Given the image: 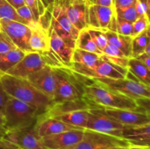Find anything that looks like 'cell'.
<instances>
[{
    "label": "cell",
    "instance_id": "cell-1",
    "mask_svg": "<svg viewBox=\"0 0 150 149\" xmlns=\"http://www.w3.org/2000/svg\"><path fill=\"white\" fill-rule=\"evenodd\" d=\"M81 77L84 86V97L98 108L134 110L149 113L141 108L136 99L98 84L92 79Z\"/></svg>",
    "mask_w": 150,
    "mask_h": 149
},
{
    "label": "cell",
    "instance_id": "cell-2",
    "mask_svg": "<svg viewBox=\"0 0 150 149\" xmlns=\"http://www.w3.org/2000/svg\"><path fill=\"white\" fill-rule=\"evenodd\" d=\"M0 80L5 91L10 97L36 108L40 115L47 112L54 105L51 98L32 86L26 78L1 74Z\"/></svg>",
    "mask_w": 150,
    "mask_h": 149
},
{
    "label": "cell",
    "instance_id": "cell-3",
    "mask_svg": "<svg viewBox=\"0 0 150 149\" xmlns=\"http://www.w3.org/2000/svg\"><path fill=\"white\" fill-rule=\"evenodd\" d=\"M57 80L54 105L84 98V86L81 77L67 67H54Z\"/></svg>",
    "mask_w": 150,
    "mask_h": 149
},
{
    "label": "cell",
    "instance_id": "cell-4",
    "mask_svg": "<svg viewBox=\"0 0 150 149\" xmlns=\"http://www.w3.org/2000/svg\"><path fill=\"white\" fill-rule=\"evenodd\" d=\"M7 131L29 128L35 124L40 112L32 105L10 97L3 110Z\"/></svg>",
    "mask_w": 150,
    "mask_h": 149
},
{
    "label": "cell",
    "instance_id": "cell-5",
    "mask_svg": "<svg viewBox=\"0 0 150 149\" xmlns=\"http://www.w3.org/2000/svg\"><path fill=\"white\" fill-rule=\"evenodd\" d=\"M89 78V77H88ZM105 88L136 99L150 98L149 86L141 83L132 73L127 72L125 78H90Z\"/></svg>",
    "mask_w": 150,
    "mask_h": 149
},
{
    "label": "cell",
    "instance_id": "cell-6",
    "mask_svg": "<svg viewBox=\"0 0 150 149\" xmlns=\"http://www.w3.org/2000/svg\"><path fill=\"white\" fill-rule=\"evenodd\" d=\"M69 68L76 74L89 78H125L128 72L127 68L115 65L101 58L98 64L92 68L74 63H72Z\"/></svg>",
    "mask_w": 150,
    "mask_h": 149
},
{
    "label": "cell",
    "instance_id": "cell-7",
    "mask_svg": "<svg viewBox=\"0 0 150 149\" xmlns=\"http://www.w3.org/2000/svg\"><path fill=\"white\" fill-rule=\"evenodd\" d=\"M130 145L124 139L109 134L84 129L81 140L67 149H106Z\"/></svg>",
    "mask_w": 150,
    "mask_h": 149
},
{
    "label": "cell",
    "instance_id": "cell-8",
    "mask_svg": "<svg viewBox=\"0 0 150 149\" xmlns=\"http://www.w3.org/2000/svg\"><path fill=\"white\" fill-rule=\"evenodd\" d=\"M34 126L22 129L7 131L4 137L6 149H9L10 145L22 149H47Z\"/></svg>",
    "mask_w": 150,
    "mask_h": 149
},
{
    "label": "cell",
    "instance_id": "cell-9",
    "mask_svg": "<svg viewBox=\"0 0 150 149\" xmlns=\"http://www.w3.org/2000/svg\"><path fill=\"white\" fill-rule=\"evenodd\" d=\"M0 29L4 32L18 49L32 52L29 45L32 29L26 25L8 18L0 19Z\"/></svg>",
    "mask_w": 150,
    "mask_h": 149
},
{
    "label": "cell",
    "instance_id": "cell-10",
    "mask_svg": "<svg viewBox=\"0 0 150 149\" xmlns=\"http://www.w3.org/2000/svg\"><path fill=\"white\" fill-rule=\"evenodd\" d=\"M125 127L104 115L99 110L98 108L89 109L88 121L85 129L92 130L122 138V131Z\"/></svg>",
    "mask_w": 150,
    "mask_h": 149
},
{
    "label": "cell",
    "instance_id": "cell-11",
    "mask_svg": "<svg viewBox=\"0 0 150 149\" xmlns=\"http://www.w3.org/2000/svg\"><path fill=\"white\" fill-rule=\"evenodd\" d=\"M116 17L114 7L89 4L88 28L116 32Z\"/></svg>",
    "mask_w": 150,
    "mask_h": 149
},
{
    "label": "cell",
    "instance_id": "cell-12",
    "mask_svg": "<svg viewBox=\"0 0 150 149\" xmlns=\"http://www.w3.org/2000/svg\"><path fill=\"white\" fill-rule=\"evenodd\" d=\"M101 112L124 126H142L150 124L149 113L134 110L98 108Z\"/></svg>",
    "mask_w": 150,
    "mask_h": 149
},
{
    "label": "cell",
    "instance_id": "cell-13",
    "mask_svg": "<svg viewBox=\"0 0 150 149\" xmlns=\"http://www.w3.org/2000/svg\"><path fill=\"white\" fill-rule=\"evenodd\" d=\"M26 80L37 89L51 99L55 96L57 80L54 67L46 65L38 71L29 74ZM54 103V102H53Z\"/></svg>",
    "mask_w": 150,
    "mask_h": 149
},
{
    "label": "cell",
    "instance_id": "cell-14",
    "mask_svg": "<svg viewBox=\"0 0 150 149\" xmlns=\"http://www.w3.org/2000/svg\"><path fill=\"white\" fill-rule=\"evenodd\" d=\"M46 65L45 58L42 55L36 52H29L26 53L21 60L5 74L26 78L29 74L38 71Z\"/></svg>",
    "mask_w": 150,
    "mask_h": 149
},
{
    "label": "cell",
    "instance_id": "cell-15",
    "mask_svg": "<svg viewBox=\"0 0 150 149\" xmlns=\"http://www.w3.org/2000/svg\"><path fill=\"white\" fill-rule=\"evenodd\" d=\"M84 129H72L42 137L47 149H67L77 144L83 137Z\"/></svg>",
    "mask_w": 150,
    "mask_h": 149
},
{
    "label": "cell",
    "instance_id": "cell-16",
    "mask_svg": "<svg viewBox=\"0 0 150 149\" xmlns=\"http://www.w3.org/2000/svg\"><path fill=\"white\" fill-rule=\"evenodd\" d=\"M35 129L38 135L42 138L45 136L59 134L72 129H83L73 127L63 121L51 117H42L39 115L35 124Z\"/></svg>",
    "mask_w": 150,
    "mask_h": 149
},
{
    "label": "cell",
    "instance_id": "cell-17",
    "mask_svg": "<svg viewBox=\"0 0 150 149\" xmlns=\"http://www.w3.org/2000/svg\"><path fill=\"white\" fill-rule=\"evenodd\" d=\"M87 1L72 0L67 9V15L70 23L80 32L88 28Z\"/></svg>",
    "mask_w": 150,
    "mask_h": 149
},
{
    "label": "cell",
    "instance_id": "cell-18",
    "mask_svg": "<svg viewBox=\"0 0 150 149\" xmlns=\"http://www.w3.org/2000/svg\"><path fill=\"white\" fill-rule=\"evenodd\" d=\"M122 138L130 145L150 148V124L142 126H126L122 134Z\"/></svg>",
    "mask_w": 150,
    "mask_h": 149
},
{
    "label": "cell",
    "instance_id": "cell-19",
    "mask_svg": "<svg viewBox=\"0 0 150 149\" xmlns=\"http://www.w3.org/2000/svg\"><path fill=\"white\" fill-rule=\"evenodd\" d=\"M49 45L51 49L59 56L62 61L64 67H70L71 65V58L74 49L69 46L50 26L47 28Z\"/></svg>",
    "mask_w": 150,
    "mask_h": 149
},
{
    "label": "cell",
    "instance_id": "cell-20",
    "mask_svg": "<svg viewBox=\"0 0 150 149\" xmlns=\"http://www.w3.org/2000/svg\"><path fill=\"white\" fill-rule=\"evenodd\" d=\"M29 45L32 52H36L43 55L51 49L48 40V30L40 23L32 29Z\"/></svg>",
    "mask_w": 150,
    "mask_h": 149
},
{
    "label": "cell",
    "instance_id": "cell-21",
    "mask_svg": "<svg viewBox=\"0 0 150 149\" xmlns=\"http://www.w3.org/2000/svg\"><path fill=\"white\" fill-rule=\"evenodd\" d=\"M89 110H77L63 112L51 118L63 121L73 127L85 129L88 121Z\"/></svg>",
    "mask_w": 150,
    "mask_h": 149
},
{
    "label": "cell",
    "instance_id": "cell-22",
    "mask_svg": "<svg viewBox=\"0 0 150 149\" xmlns=\"http://www.w3.org/2000/svg\"><path fill=\"white\" fill-rule=\"evenodd\" d=\"M105 34L108 43L118 48L127 58H132V37L125 36L108 30L105 31Z\"/></svg>",
    "mask_w": 150,
    "mask_h": 149
},
{
    "label": "cell",
    "instance_id": "cell-23",
    "mask_svg": "<svg viewBox=\"0 0 150 149\" xmlns=\"http://www.w3.org/2000/svg\"><path fill=\"white\" fill-rule=\"evenodd\" d=\"M26 53L16 48L12 51L0 53V74H5L9 70L14 67L21 60Z\"/></svg>",
    "mask_w": 150,
    "mask_h": 149
},
{
    "label": "cell",
    "instance_id": "cell-24",
    "mask_svg": "<svg viewBox=\"0 0 150 149\" xmlns=\"http://www.w3.org/2000/svg\"><path fill=\"white\" fill-rule=\"evenodd\" d=\"M99 54L88 52L79 48H75L71 58V64H79L87 67H94L98 64L100 60Z\"/></svg>",
    "mask_w": 150,
    "mask_h": 149
},
{
    "label": "cell",
    "instance_id": "cell-25",
    "mask_svg": "<svg viewBox=\"0 0 150 149\" xmlns=\"http://www.w3.org/2000/svg\"><path fill=\"white\" fill-rule=\"evenodd\" d=\"M127 70L133 74L141 83L150 86L149 71L143 63L136 58H130L127 64Z\"/></svg>",
    "mask_w": 150,
    "mask_h": 149
},
{
    "label": "cell",
    "instance_id": "cell-26",
    "mask_svg": "<svg viewBox=\"0 0 150 149\" xmlns=\"http://www.w3.org/2000/svg\"><path fill=\"white\" fill-rule=\"evenodd\" d=\"M76 48H79L99 55L103 54V53L98 49L94 41L92 40L87 29H84L79 32L76 41Z\"/></svg>",
    "mask_w": 150,
    "mask_h": 149
},
{
    "label": "cell",
    "instance_id": "cell-27",
    "mask_svg": "<svg viewBox=\"0 0 150 149\" xmlns=\"http://www.w3.org/2000/svg\"><path fill=\"white\" fill-rule=\"evenodd\" d=\"M149 43V29L133 37L132 39V58H136L138 56L143 53Z\"/></svg>",
    "mask_w": 150,
    "mask_h": 149
},
{
    "label": "cell",
    "instance_id": "cell-28",
    "mask_svg": "<svg viewBox=\"0 0 150 149\" xmlns=\"http://www.w3.org/2000/svg\"><path fill=\"white\" fill-rule=\"evenodd\" d=\"M1 18H8L26 25V22L18 15L16 10L7 2V0H0V19Z\"/></svg>",
    "mask_w": 150,
    "mask_h": 149
},
{
    "label": "cell",
    "instance_id": "cell-29",
    "mask_svg": "<svg viewBox=\"0 0 150 149\" xmlns=\"http://www.w3.org/2000/svg\"><path fill=\"white\" fill-rule=\"evenodd\" d=\"M87 30L96 46L103 53V51L105 48L107 44L108 43V39L105 36V31L101 30V29H93V28H87Z\"/></svg>",
    "mask_w": 150,
    "mask_h": 149
},
{
    "label": "cell",
    "instance_id": "cell-30",
    "mask_svg": "<svg viewBox=\"0 0 150 149\" xmlns=\"http://www.w3.org/2000/svg\"><path fill=\"white\" fill-rule=\"evenodd\" d=\"M116 17L127 21L133 23L139 15L136 12L135 5L122 9H115Z\"/></svg>",
    "mask_w": 150,
    "mask_h": 149
},
{
    "label": "cell",
    "instance_id": "cell-31",
    "mask_svg": "<svg viewBox=\"0 0 150 149\" xmlns=\"http://www.w3.org/2000/svg\"><path fill=\"white\" fill-rule=\"evenodd\" d=\"M25 4L30 9L35 21L39 22L41 16L45 13V9L40 0H24Z\"/></svg>",
    "mask_w": 150,
    "mask_h": 149
},
{
    "label": "cell",
    "instance_id": "cell-32",
    "mask_svg": "<svg viewBox=\"0 0 150 149\" xmlns=\"http://www.w3.org/2000/svg\"><path fill=\"white\" fill-rule=\"evenodd\" d=\"M16 12H17L18 15L26 22V25H27L31 29L35 28V26H37L39 24V22L35 21L32 11H31L30 9H29L26 4L22 6V7H21L20 8L17 9V10H16Z\"/></svg>",
    "mask_w": 150,
    "mask_h": 149
},
{
    "label": "cell",
    "instance_id": "cell-33",
    "mask_svg": "<svg viewBox=\"0 0 150 149\" xmlns=\"http://www.w3.org/2000/svg\"><path fill=\"white\" fill-rule=\"evenodd\" d=\"M149 29V18L146 16H139L133 23L132 37L145 32Z\"/></svg>",
    "mask_w": 150,
    "mask_h": 149
},
{
    "label": "cell",
    "instance_id": "cell-34",
    "mask_svg": "<svg viewBox=\"0 0 150 149\" xmlns=\"http://www.w3.org/2000/svg\"><path fill=\"white\" fill-rule=\"evenodd\" d=\"M116 32L125 36L132 37L133 34V23L117 18L116 23Z\"/></svg>",
    "mask_w": 150,
    "mask_h": 149
},
{
    "label": "cell",
    "instance_id": "cell-35",
    "mask_svg": "<svg viewBox=\"0 0 150 149\" xmlns=\"http://www.w3.org/2000/svg\"><path fill=\"white\" fill-rule=\"evenodd\" d=\"M16 48L17 47L12 42L10 38L4 32L0 31V53Z\"/></svg>",
    "mask_w": 150,
    "mask_h": 149
},
{
    "label": "cell",
    "instance_id": "cell-36",
    "mask_svg": "<svg viewBox=\"0 0 150 149\" xmlns=\"http://www.w3.org/2000/svg\"><path fill=\"white\" fill-rule=\"evenodd\" d=\"M149 0H136L135 7L138 15L149 18Z\"/></svg>",
    "mask_w": 150,
    "mask_h": 149
},
{
    "label": "cell",
    "instance_id": "cell-37",
    "mask_svg": "<svg viewBox=\"0 0 150 149\" xmlns=\"http://www.w3.org/2000/svg\"><path fill=\"white\" fill-rule=\"evenodd\" d=\"M100 58L103 60L111 62L112 64H115V65L120 66V67H124V68H127V64H128V58L126 57H113V56H108L104 55L102 54L100 56Z\"/></svg>",
    "mask_w": 150,
    "mask_h": 149
},
{
    "label": "cell",
    "instance_id": "cell-38",
    "mask_svg": "<svg viewBox=\"0 0 150 149\" xmlns=\"http://www.w3.org/2000/svg\"><path fill=\"white\" fill-rule=\"evenodd\" d=\"M103 54L113 57H126L125 54L118 48H117V47L114 46V45L111 43L107 44L105 48L103 51Z\"/></svg>",
    "mask_w": 150,
    "mask_h": 149
},
{
    "label": "cell",
    "instance_id": "cell-39",
    "mask_svg": "<svg viewBox=\"0 0 150 149\" xmlns=\"http://www.w3.org/2000/svg\"><path fill=\"white\" fill-rule=\"evenodd\" d=\"M10 96L7 93L0 80V110L3 112L4 108Z\"/></svg>",
    "mask_w": 150,
    "mask_h": 149
},
{
    "label": "cell",
    "instance_id": "cell-40",
    "mask_svg": "<svg viewBox=\"0 0 150 149\" xmlns=\"http://www.w3.org/2000/svg\"><path fill=\"white\" fill-rule=\"evenodd\" d=\"M136 0H114V7L115 9H122L135 5Z\"/></svg>",
    "mask_w": 150,
    "mask_h": 149
},
{
    "label": "cell",
    "instance_id": "cell-41",
    "mask_svg": "<svg viewBox=\"0 0 150 149\" xmlns=\"http://www.w3.org/2000/svg\"><path fill=\"white\" fill-rule=\"evenodd\" d=\"M89 4H96V5L105 6V7H114V0H87Z\"/></svg>",
    "mask_w": 150,
    "mask_h": 149
},
{
    "label": "cell",
    "instance_id": "cell-42",
    "mask_svg": "<svg viewBox=\"0 0 150 149\" xmlns=\"http://www.w3.org/2000/svg\"><path fill=\"white\" fill-rule=\"evenodd\" d=\"M139 61H140L141 62L143 63L145 65V67L148 69V70H150V56L146 54V53L144 52L143 53L140 54L139 56H138L136 57Z\"/></svg>",
    "mask_w": 150,
    "mask_h": 149
},
{
    "label": "cell",
    "instance_id": "cell-43",
    "mask_svg": "<svg viewBox=\"0 0 150 149\" xmlns=\"http://www.w3.org/2000/svg\"><path fill=\"white\" fill-rule=\"evenodd\" d=\"M7 130L4 127L0 126V149H6L5 142L4 140V135L7 133Z\"/></svg>",
    "mask_w": 150,
    "mask_h": 149
},
{
    "label": "cell",
    "instance_id": "cell-44",
    "mask_svg": "<svg viewBox=\"0 0 150 149\" xmlns=\"http://www.w3.org/2000/svg\"><path fill=\"white\" fill-rule=\"evenodd\" d=\"M7 1L16 10H17V9L20 8L22 6L25 5L24 0H7Z\"/></svg>",
    "mask_w": 150,
    "mask_h": 149
},
{
    "label": "cell",
    "instance_id": "cell-45",
    "mask_svg": "<svg viewBox=\"0 0 150 149\" xmlns=\"http://www.w3.org/2000/svg\"><path fill=\"white\" fill-rule=\"evenodd\" d=\"M41 2L43 4L45 10H47V11L50 12L51 13L53 6H54V0H41Z\"/></svg>",
    "mask_w": 150,
    "mask_h": 149
},
{
    "label": "cell",
    "instance_id": "cell-46",
    "mask_svg": "<svg viewBox=\"0 0 150 149\" xmlns=\"http://www.w3.org/2000/svg\"><path fill=\"white\" fill-rule=\"evenodd\" d=\"M119 149H150L149 147H143V146H135L128 145L125 147H120Z\"/></svg>",
    "mask_w": 150,
    "mask_h": 149
},
{
    "label": "cell",
    "instance_id": "cell-47",
    "mask_svg": "<svg viewBox=\"0 0 150 149\" xmlns=\"http://www.w3.org/2000/svg\"><path fill=\"white\" fill-rule=\"evenodd\" d=\"M5 125V118H4V113L0 110V126L4 127Z\"/></svg>",
    "mask_w": 150,
    "mask_h": 149
},
{
    "label": "cell",
    "instance_id": "cell-48",
    "mask_svg": "<svg viewBox=\"0 0 150 149\" xmlns=\"http://www.w3.org/2000/svg\"><path fill=\"white\" fill-rule=\"evenodd\" d=\"M144 53H146V54H148V55L150 56V43L146 47V48H145Z\"/></svg>",
    "mask_w": 150,
    "mask_h": 149
},
{
    "label": "cell",
    "instance_id": "cell-49",
    "mask_svg": "<svg viewBox=\"0 0 150 149\" xmlns=\"http://www.w3.org/2000/svg\"><path fill=\"white\" fill-rule=\"evenodd\" d=\"M9 149H22V148H21L19 147H16V146H14V145H10V148H9Z\"/></svg>",
    "mask_w": 150,
    "mask_h": 149
},
{
    "label": "cell",
    "instance_id": "cell-50",
    "mask_svg": "<svg viewBox=\"0 0 150 149\" xmlns=\"http://www.w3.org/2000/svg\"><path fill=\"white\" fill-rule=\"evenodd\" d=\"M106 149H119V148H106Z\"/></svg>",
    "mask_w": 150,
    "mask_h": 149
},
{
    "label": "cell",
    "instance_id": "cell-51",
    "mask_svg": "<svg viewBox=\"0 0 150 149\" xmlns=\"http://www.w3.org/2000/svg\"><path fill=\"white\" fill-rule=\"evenodd\" d=\"M81 1H87V0H81Z\"/></svg>",
    "mask_w": 150,
    "mask_h": 149
},
{
    "label": "cell",
    "instance_id": "cell-52",
    "mask_svg": "<svg viewBox=\"0 0 150 149\" xmlns=\"http://www.w3.org/2000/svg\"><path fill=\"white\" fill-rule=\"evenodd\" d=\"M0 31H1V29H0Z\"/></svg>",
    "mask_w": 150,
    "mask_h": 149
},
{
    "label": "cell",
    "instance_id": "cell-53",
    "mask_svg": "<svg viewBox=\"0 0 150 149\" xmlns=\"http://www.w3.org/2000/svg\"><path fill=\"white\" fill-rule=\"evenodd\" d=\"M40 1H41V0H40Z\"/></svg>",
    "mask_w": 150,
    "mask_h": 149
}]
</instances>
